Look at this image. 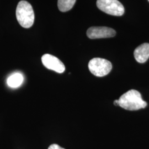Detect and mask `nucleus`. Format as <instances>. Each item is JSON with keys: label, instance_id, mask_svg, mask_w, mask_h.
<instances>
[{"label": "nucleus", "instance_id": "f257e3e1", "mask_svg": "<svg viewBox=\"0 0 149 149\" xmlns=\"http://www.w3.org/2000/svg\"><path fill=\"white\" fill-rule=\"evenodd\" d=\"M119 101V106L129 111H136L147 106V103L142 99L138 91L131 90L124 93Z\"/></svg>", "mask_w": 149, "mask_h": 149}, {"label": "nucleus", "instance_id": "f03ea898", "mask_svg": "<svg viewBox=\"0 0 149 149\" xmlns=\"http://www.w3.org/2000/svg\"><path fill=\"white\" fill-rule=\"evenodd\" d=\"M16 17L22 27L29 28L34 22V12L32 5L26 1H20L17 7Z\"/></svg>", "mask_w": 149, "mask_h": 149}, {"label": "nucleus", "instance_id": "7ed1b4c3", "mask_svg": "<svg viewBox=\"0 0 149 149\" xmlns=\"http://www.w3.org/2000/svg\"><path fill=\"white\" fill-rule=\"evenodd\" d=\"M88 69L91 72L97 77H103L112 70L111 63L106 59L96 58L91 60L88 63Z\"/></svg>", "mask_w": 149, "mask_h": 149}, {"label": "nucleus", "instance_id": "20e7f679", "mask_svg": "<svg viewBox=\"0 0 149 149\" xmlns=\"http://www.w3.org/2000/svg\"><path fill=\"white\" fill-rule=\"evenodd\" d=\"M97 7L108 15L121 16L124 13V7L118 0H97Z\"/></svg>", "mask_w": 149, "mask_h": 149}, {"label": "nucleus", "instance_id": "39448f33", "mask_svg": "<svg viewBox=\"0 0 149 149\" xmlns=\"http://www.w3.org/2000/svg\"><path fill=\"white\" fill-rule=\"evenodd\" d=\"M116 34L114 29L106 27H92L87 31V37L92 39L113 37Z\"/></svg>", "mask_w": 149, "mask_h": 149}, {"label": "nucleus", "instance_id": "423d86ee", "mask_svg": "<svg viewBox=\"0 0 149 149\" xmlns=\"http://www.w3.org/2000/svg\"><path fill=\"white\" fill-rule=\"evenodd\" d=\"M42 61L46 68L59 74L63 73L65 70V66L63 62L52 55L48 54L44 55L42 57Z\"/></svg>", "mask_w": 149, "mask_h": 149}, {"label": "nucleus", "instance_id": "0eeeda50", "mask_svg": "<svg viewBox=\"0 0 149 149\" xmlns=\"http://www.w3.org/2000/svg\"><path fill=\"white\" fill-rule=\"evenodd\" d=\"M135 60L139 63H145L149 58V44L144 43L135 49L134 53Z\"/></svg>", "mask_w": 149, "mask_h": 149}, {"label": "nucleus", "instance_id": "6e6552de", "mask_svg": "<svg viewBox=\"0 0 149 149\" xmlns=\"http://www.w3.org/2000/svg\"><path fill=\"white\" fill-rule=\"evenodd\" d=\"M24 78L20 73H15L11 75L7 80V85L11 88H17L21 85Z\"/></svg>", "mask_w": 149, "mask_h": 149}, {"label": "nucleus", "instance_id": "1a4fd4ad", "mask_svg": "<svg viewBox=\"0 0 149 149\" xmlns=\"http://www.w3.org/2000/svg\"><path fill=\"white\" fill-rule=\"evenodd\" d=\"M76 0H58V6L59 10L63 12L70 10L74 6Z\"/></svg>", "mask_w": 149, "mask_h": 149}, {"label": "nucleus", "instance_id": "9d476101", "mask_svg": "<svg viewBox=\"0 0 149 149\" xmlns=\"http://www.w3.org/2000/svg\"><path fill=\"white\" fill-rule=\"evenodd\" d=\"M48 149H65L64 148H63L61 147H60L59 145H57V144H52L51 145Z\"/></svg>", "mask_w": 149, "mask_h": 149}, {"label": "nucleus", "instance_id": "9b49d317", "mask_svg": "<svg viewBox=\"0 0 149 149\" xmlns=\"http://www.w3.org/2000/svg\"><path fill=\"white\" fill-rule=\"evenodd\" d=\"M114 104L116 106H119V101L118 100H116L114 101Z\"/></svg>", "mask_w": 149, "mask_h": 149}, {"label": "nucleus", "instance_id": "f8f14e48", "mask_svg": "<svg viewBox=\"0 0 149 149\" xmlns=\"http://www.w3.org/2000/svg\"></svg>", "mask_w": 149, "mask_h": 149}]
</instances>
